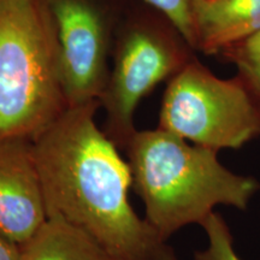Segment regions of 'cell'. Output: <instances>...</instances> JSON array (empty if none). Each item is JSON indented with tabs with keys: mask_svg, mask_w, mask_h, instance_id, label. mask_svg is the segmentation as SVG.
I'll return each instance as SVG.
<instances>
[{
	"mask_svg": "<svg viewBox=\"0 0 260 260\" xmlns=\"http://www.w3.org/2000/svg\"><path fill=\"white\" fill-rule=\"evenodd\" d=\"M99 105L95 100L68 107L32 140L47 218L82 230L113 260H176L130 204L132 171L96 124Z\"/></svg>",
	"mask_w": 260,
	"mask_h": 260,
	"instance_id": "obj_1",
	"label": "cell"
},
{
	"mask_svg": "<svg viewBox=\"0 0 260 260\" xmlns=\"http://www.w3.org/2000/svg\"><path fill=\"white\" fill-rule=\"evenodd\" d=\"M159 128L216 151L240 148L260 135V107L240 77L222 80L191 61L165 90Z\"/></svg>",
	"mask_w": 260,
	"mask_h": 260,
	"instance_id": "obj_4",
	"label": "cell"
},
{
	"mask_svg": "<svg viewBox=\"0 0 260 260\" xmlns=\"http://www.w3.org/2000/svg\"><path fill=\"white\" fill-rule=\"evenodd\" d=\"M201 225L209 237V246L197 253L195 260H241L234 251L232 235L222 217L211 213Z\"/></svg>",
	"mask_w": 260,
	"mask_h": 260,
	"instance_id": "obj_11",
	"label": "cell"
},
{
	"mask_svg": "<svg viewBox=\"0 0 260 260\" xmlns=\"http://www.w3.org/2000/svg\"><path fill=\"white\" fill-rule=\"evenodd\" d=\"M126 148L146 220L164 240L188 224H203L217 205L245 209L258 189L254 180L224 168L218 151L164 129L136 130Z\"/></svg>",
	"mask_w": 260,
	"mask_h": 260,
	"instance_id": "obj_2",
	"label": "cell"
},
{
	"mask_svg": "<svg viewBox=\"0 0 260 260\" xmlns=\"http://www.w3.org/2000/svg\"><path fill=\"white\" fill-rule=\"evenodd\" d=\"M194 48L224 52L260 31V0H190Z\"/></svg>",
	"mask_w": 260,
	"mask_h": 260,
	"instance_id": "obj_8",
	"label": "cell"
},
{
	"mask_svg": "<svg viewBox=\"0 0 260 260\" xmlns=\"http://www.w3.org/2000/svg\"><path fill=\"white\" fill-rule=\"evenodd\" d=\"M223 53L237 65L240 79L260 102V31L226 48Z\"/></svg>",
	"mask_w": 260,
	"mask_h": 260,
	"instance_id": "obj_10",
	"label": "cell"
},
{
	"mask_svg": "<svg viewBox=\"0 0 260 260\" xmlns=\"http://www.w3.org/2000/svg\"><path fill=\"white\" fill-rule=\"evenodd\" d=\"M57 30L68 107L102 98L107 76V29L90 0H48Z\"/></svg>",
	"mask_w": 260,
	"mask_h": 260,
	"instance_id": "obj_6",
	"label": "cell"
},
{
	"mask_svg": "<svg viewBox=\"0 0 260 260\" xmlns=\"http://www.w3.org/2000/svg\"><path fill=\"white\" fill-rule=\"evenodd\" d=\"M183 53L157 29L136 27L126 31L117 48L115 68L99 99L107 115L110 138L128 144L136 132L139 103L170 75L184 67Z\"/></svg>",
	"mask_w": 260,
	"mask_h": 260,
	"instance_id": "obj_5",
	"label": "cell"
},
{
	"mask_svg": "<svg viewBox=\"0 0 260 260\" xmlns=\"http://www.w3.org/2000/svg\"><path fill=\"white\" fill-rule=\"evenodd\" d=\"M21 247L16 245L0 232V260H19Z\"/></svg>",
	"mask_w": 260,
	"mask_h": 260,
	"instance_id": "obj_13",
	"label": "cell"
},
{
	"mask_svg": "<svg viewBox=\"0 0 260 260\" xmlns=\"http://www.w3.org/2000/svg\"><path fill=\"white\" fill-rule=\"evenodd\" d=\"M169 19L188 46L194 48L190 18V0H145Z\"/></svg>",
	"mask_w": 260,
	"mask_h": 260,
	"instance_id": "obj_12",
	"label": "cell"
},
{
	"mask_svg": "<svg viewBox=\"0 0 260 260\" xmlns=\"http://www.w3.org/2000/svg\"><path fill=\"white\" fill-rule=\"evenodd\" d=\"M47 219L32 141H0V232L21 247L35 236Z\"/></svg>",
	"mask_w": 260,
	"mask_h": 260,
	"instance_id": "obj_7",
	"label": "cell"
},
{
	"mask_svg": "<svg viewBox=\"0 0 260 260\" xmlns=\"http://www.w3.org/2000/svg\"><path fill=\"white\" fill-rule=\"evenodd\" d=\"M19 260H113L89 235L60 219L48 218L25 245Z\"/></svg>",
	"mask_w": 260,
	"mask_h": 260,
	"instance_id": "obj_9",
	"label": "cell"
},
{
	"mask_svg": "<svg viewBox=\"0 0 260 260\" xmlns=\"http://www.w3.org/2000/svg\"><path fill=\"white\" fill-rule=\"evenodd\" d=\"M67 109L48 0H0V141H32Z\"/></svg>",
	"mask_w": 260,
	"mask_h": 260,
	"instance_id": "obj_3",
	"label": "cell"
}]
</instances>
